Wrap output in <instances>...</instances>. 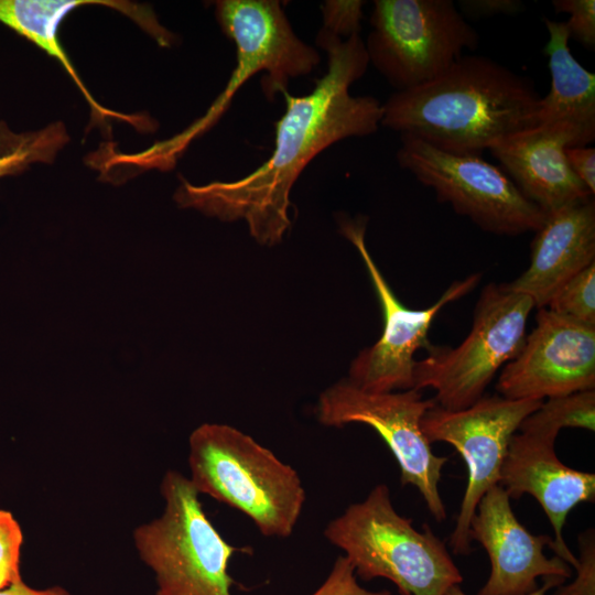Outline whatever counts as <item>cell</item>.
I'll use <instances>...</instances> for the list:
<instances>
[{
  "label": "cell",
  "instance_id": "cell-1",
  "mask_svg": "<svg viewBox=\"0 0 595 595\" xmlns=\"http://www.w3.org/2000/svg\"><path fill=\"white\" fill-rule=\"evenodd\" d=\"M316 43L327 53V71L305 96L282 93L286 108L275 122L270 158L236 181L194 185L181 177L174 193L181 208H193L223 221L245 220L258 244L274 246L291 226L290 193L307 164L339 140L378 130L382 104L371 96L349 94L350 85L369 64L360 35L342 40L321 29Z\"/></svg>",
  "mask_w": 595,
  "mask_h": 595
},
{
  "label": "cell",
  "instance_id": "cell-2",
  "mask_svg": "<svg viewBox=\"0 0 595 595\" xmlns=\"http://www.w3.org/2000/svg\"><path fill=\"white\" fill-rule=\"evenodd\" d=\"M533 82L480 55H463L435 78L393 93L380 125L454 154L482 155L537 125Z\"/></svg>",
  "mask_w": 595,
  "mask_h": 595
},
{
  "label": "cell",
  "instance_id": "cell-3",
  "mask_svg": "<svg viewBox=\"0 0 595 595\" xmlns=\"http://www.w3.org/2000/svg\"><path fill=\"white\" fill-rule=\"evenodd\" d=\"M191 482L198 491L246 515L267 538H289L305 490L296 470L248 434L204 423L188 439Z\"/></svg>",
  "mask_w": 595,
  "mask_h": 595
},
{
  "label": "cell",
  "instance_id": "cell-4",
  "mask_svg": "<svg viewBox=\"0 0 595 595\" xmlns=\"http://www.w3.org/2000/svg\"><path fill=\"white\" fill-rule=\"evenodd\" d=\"M363 581L387 578L400 595H444L463 576L444 542L428 524L416 530L394 509L390 489L376 485L324 529Z\"/></svg>",
  "mask_w": 595,
  "mask_h": 595
},
{
  "label": "cell",
  "instance_id": "cell-5",
  "mask_svg": "<svg viewBox=\"0 0 595 595\" xmlns=\"http://www.w3.org/2000/svg\"><path fill=\"white\" fill-rule=\"evenodd\" d=\"M162 515L133 531L134 547L155 576V595H232L230 559L250 547L228 543L207 518L191 479L167 470Z\"/></svg>",
  "mask_w": 595,
  "mask_h": 595
},
{
  "label": "cell",
  "instance_id": "cell-6",
  "mask_svg": "<svg viewBox=\"0 0 595 595\" xmlns=\"http://www.w3.org/2000/svg\"><path fill=\"white\" fill-rule=\"evenodd\" d=\"M533 307L529 296L506 283H488L479 294L466 338L455 348L432 346L426 358L415 361L413 389H433L436 405L445 410L475 403L521 349Z\"/></svg>",
  "mask_w": 595,
  "mask_h": 595
},
{
  "label": "cell",
  "instance_id": "cell-7",
  "mask_svg": "<svg viewBox=\"0 0 595 595\" xmlns=\"http://www.w3.org/2000/svg\"><path fill=\"white\" fill-rule=\"evenodd\" d=\"M370 25L369 63L397 91L435 78L479 42L452 0H376Z\"/></svg>",
  "mask_w": 595,
  "mask_h": 595
},
{
  "label": "cell",
  "instance_id": "cell-8",
  "mask_svg": "<svg viewBox=\"0 0 595 595\" xmlns=\"http://www.w3.org/2000/svg\"><path fill=\"white\" fill-rule=\"evenodd\" d=\"M215 15L224 34L236 45V67L208 111L167 141L175 154L210 128L238 89L257 73L266 72L261 87L267 99L273 101L278 93L286 91L291 79L309 75L321 61L318 52L295 35L277 0H219L215 2Z\"/></svg>",
  "mask_w": 595,
  "mask_h": 595
},
{
  "label": "cell",
  "instance_id": "cell-9",
  "mask_svg": "<svg viewBox=\"0 0 595 595\" xmlns=\"http://www.w3.org/2000/svg\"><path fill=\"white\" fill-rule=\"evenodd\" d=\"M399 165L432 188L441 203L485 231L518 236L536 231L545 213L528 201L500 166L482 155L454 154L401 134Z\"/></svg>",
  "mask_w": 595,
  "mask_h": 595
},
{
  "label": "cell",
  "instance_id": "cell-10",
  "mask_svg": "<svg viewBox=\"0 0 595 595\" xmlns=\"http://www.w3.org/2000/svg\"><path fill=\"white\" fill-rule=\"evenodd\" d=\"M434 405V399H423L416 389L374 393L342 379L321 393L317 419L326 426L361 423L374 429L396 458L401 484L418 488L430 513L441 522L446 510L439 483L448 458L433 453L421 429L423 415Z\"/></svg>",
  "mask_w": 595,
  "mask_h": 595
},
{
  "label": "cell",
  "instance_id": "cell-11",
  "mask_svg": "<svg viewBox=\"0 0 595 595\" xmlns=\"http://www.w3.org/2000/svg\"><path fill=\"white\" fill-rule=\"evenodd\" d=\"M542 402L540 399L512 400L500 394H484L465 409L451 411L434 405L423 415L421 429L428 441L453 445L467 468L466 489L450 537L454 554L472 552L469 526L478 502L498 485L512 435Z\"/></svg>",
  "mask_w": 595,
  "mask_h": 595
},
{
  "label": "cell",
  "instance_id": "cell-12",
  "mask_svg": "<svg viewBox=\"0 0 595 595\" xmlns=\"http://www.w3.org/2000/svg\"><path fill=\"white\" fill-rule=\"evenodd\" d=\"M339 231L360 255L383 318L380 338L351 361L347 379L359 389L374 393L413 389L414 354L421 347L429 350L433 346L428 340V333L434 318L444 306L472 292L479 283L480 274L473 273L454 281L426 309H409L393 293L368 251L365 242L366 220L343 217Z\"/></svg>",
  "mask_w": 595,
  "mask_h": 595
},
{
  "label": "cell",
  "instance_id": "cell-13",
  "mask_svg": "<svg viewBox=\"0 0 595 595\" xmlns=\"http://www.w3.org/2000/svg\"><path fill=\"white\" fill-rule=\"evenodd\" d=\"M595 389V326L539 309L536 326L500 371L498 394L549 399Z\"/></svg>",
  "mask_w": 595,
  "mask_h": 595
},
{
  "label": "cell",
  "instance_id": "cell-14",
  "mask_svg": "<svg viewBox=\"0 0 595 595\" xmlns=\"http://www.w3.org/2000/svg\"><path fill=\"white\" fill-rule=\"evenodd\" d=\"M469 530L470 539L482 544L490 561L489 577L477 595H527L539 587V577L572 576L566 562L544 554L545 547L552 550L553 539L529 532L499 485L479 500Z\"/></svg>",
  "mask_w": 595,
  "mask_h": 595
},
{
  "label": "cell",
  "instance_id": "cell-15",
  "mask_svg": "<svg viewBox=\"0 0 595 595\" xmlns=\"http://www.w3.org/2000/svg\"><path fill=\"white\" fill-rule=\"evenodd\" d=\"M554 436L515 433L500 468L498 485L510 498L533 496L553 529L552 551L574 569L575 556L563 538L567 515L578 504L594 502L595 475L563 464L555 453Z\"/></svg>",
  "mask_w": 595,
  "mask_h": 595
},
{
  "label": "cell",
  "instance_id": "cell-16",
  "mask_svg": "<svg viewBox=\"0 0 595 595\" xmlns=\"http://www.w3.org/2000/svg\"><path fill=\"white\" fill-rule=\"evenodd\" d=\"M566 147H584L572 128L536 125L494 143L488 150L520 193L543 213L594 198L574 175Z\"/></svg>",
  "mask_w": 595,
  "mask_h": 595
},
{
  "label": "cell",
  "instance_id": "cell-17",
  "mask_svg": "<svg viewBox=\"0 0 595 595\" xmlns=\"http://www.w3.org/2000/svg\"><path fill=\"white\" fill-rule=\"evenodd\" d=\"M97 4L112 8L128 15L149 33L160 46L170 47L175 36L159 23L149 6L115 0H0V23L7 25L19 35L32 42L47 55L58 61L69 77L86 98L91 120L104 123L112 117L131 123L140 131H153L155 122L145 116H128L104 108L88 91L78 76L75 66L63 48L58 31L64 18L74 9Z\"/></svg>",
  "mask_w": 595,
  "mask_h": 595
},
{
  "label": "cell",
  "instance_id": "cell-18",
  "mask_svg": "<svg viewBox=\"0 0 595 595\" xmlns=\"http://www.w3.org/2000/svg\"><path fill=\"white\" fill-rule=\"evenodd\" d=\"M595 262V202L591 198L545 214L534 231L528 268L506 283L547 307L559 289Z\"/></svg>",
  "mask_w": 595,
  "mask_h": 595
},
{
  "label": "cell",
  "instance_id": "cell-19",
  "mask_svg": "<svg viewBox=\"0 0 595 595\" xmlns=\"http://www.w3.org/2000/svg\"><path fill=\"white\" fill-rule=\"evenodd\" d=\"M544 24L551 88L539 101L537 125H565L577 132L583 145H588L595 139V74L572 55L564 22L544 18Z\"/></svg>",
  "mask_w": 595,
  "mask_h": 595
},
{
  "label": "cell",
  "instance_id": "cell-20",
  "mask_svg": "<svg viewBox=\"0 0 595 595\" xmlns=\"http://www.w3.org/2000/svg\"><path fill=\"white\" fill-rule=\"evenodd\" d=\"M68 141L62 121L26 132H14L0 121V177L22 173L34 163H52Z\"/></svg>",
  "mask_w": 595,
  "mask_h": 595
},
{
  "label": "cell",
  "instance_id": "cell-21",
  "mask_svg": "<svg viewBox=\"0 0 595 595\" xmlns=\"http://www.w3.org/2000/svg\"><path fill=\"white\" fill-rule=\"evenodd\" d=\"M564 428L595 429V390L549 398L529 414L518 431L556 437Z\"/></svg>",
  "mask_w": 595,
  "mask_h": 595
},
{
  "label": "cell",
  "instance_id": "cell-22",
  "mask_svg": "<svg viewBox=\"0 0 595 595\" xmlns=\"http://www.w3.org/2000/svg\"><path fill=\"white\" fill-rule=\"evenodd\" d=\"M547 307L580 323L595 326V262L566 281Z\"/></svg>",
  "mask_w": 595,
  "mask_h": 595
},
{
  "label": "cell",
  "instance_id": "cell-23",
  "mask_svg": "<svg viewBox=\"0 0 595 595\" xmlns=\"http://www.w3.org/2000/svg\"><path fill=\"white\" fill-rule=\"evenodd\" d=\"M576 576L569 584L555 587L552 595H595V534L587 529L578 537Z\"/></svg>",
  "mask_w": 595,
  "mask_h": 595
},
{
  "label": "cell",
  "instance_id": "cell-24",
  "mask_svg": "<svg viewBox=\"0 0 595 595\" xmlns=\"http://www.w3.org/2000/svg\"><path fill=\"white\" fill-rule=\"evenodd\" d=\"M558 13H569L565 23L570 37H574L588 50L595 47V1L594 0H553Z\"/></svg>",
  "mask_w": 595,
  "mask_h": 595
},
{
  "label": "cell",
  "instance_id": "cell-25",
  "mask_svg": "<svg viewBox=\"0 0 595 595\" xmlns=\"http://www.w3.org/2000/svg\"><path fill=\"white\" fill-rule=\"evenodd\" d=\"M364 1L327 0L322 4L324 30L346 39L359 34Z\"/></svg>",
  "mask_w": 595,
  "mask_h": 595
},
{
  "label": "cell",
  "instance_id": "cell-26",
  "mask_svg": "<svg viewBox=\"0 0 595 595\" xmlns=\"http://www.w3.org/2000/svg\"><path fill=\"white\" fill-rule=\"evenodd\" d=\"M311 595H392L389 591H370L363 587L354 567L344 556H338L327 577Z\"/></svg>",
  "mask_w": 595,
  "mask_h": 595
},
{
  "label": "cell",
  "instance_id": "cell-27",
  "mask_svg": "<svg viewBox=\"0 0 595 595\" xmlns=\"http://www.w3.org/2000/svg\"><path fill=\"white\" fill-rule=\"evenodd\" d=\"M23 532L10 511L0 509V571L20 580Z\"/></svg>",
  "mask_w": 595,
  "mask_h": 595
},
{
  "label": "cell",
  "instance_id": "cell-28",
  "mask_svg": "<svg viewBox=\"0 0 595 595\" xmlns=\"http://www.w3.org/2000/svg\"><path fill=\"white\" fill-rule=\"evenodd\" d=\"M461 13L470 18L515 15L523 11L520 0H459Z\"/></svg>",
  "mask_w": 595,
  "mask_h": 595
},
{
  "label": "cell",
  "instance_id": "cell-29",
  "mask_svg": "<svg viewBox=\"0 0 595 595\" xmlns=\"http://www.w3.org/2000/svg\"><path fill=\"white\" fill-rule=\"evenodd\" d=\"M565 158L574 175L595 193V149L584 147H566Z\"/></svg>",
  "mask_w": 595,
  "mask_h": 595
},
{
  "label": "cell",
  "instance_id": "cell-30",
  "mask_svg": "<svg viewBox=\"0 0 595 595\" xmlns=\"http://www.w3.org/2000/svg\"><path fill=\"white\" fill-rule=\"evenodd\" d=\"M0 595H71L62 586H52L47 588H34L26 585L23 580H19L0 589Z\"/></svg>",
  "mask_w": 595,
  "mask_h": 595
},
{
  "label": "cell",
  "instance_id": "cell-31",
  "mask_svg": "<svg viewBox=\"0 0 595 595\" xmlns=\"http://www.w3.org/2000/svg\"><path fill=\"white\" fill-rule=\"evenodd\" d=\"M543 583L541 586H539L536 591H533L530 594L527 595H547V593L551 588H555L556 586L563 584L566 578L560 577V576H545L542 577ZM444 595H467L459 585H453L451 586Z\"/></svg>",
  "mask_w": 595,
  "mask_h": 595
},
{
  "label": "cell",
  "instance_id": "cell-32",
  "mask_svg": "<svg viewBox=\"0 0 595 595\" xmlns=\"http://www.w3.org/2000/svg\"><path fill=\"white\" fill-rule=\"evenodd\" d=\"M17 581L19 580H15L10 574L0 571V589Z\"/></svg>",
  "mask_w": 595,
  "mask_h": 595
}]
</instances>
